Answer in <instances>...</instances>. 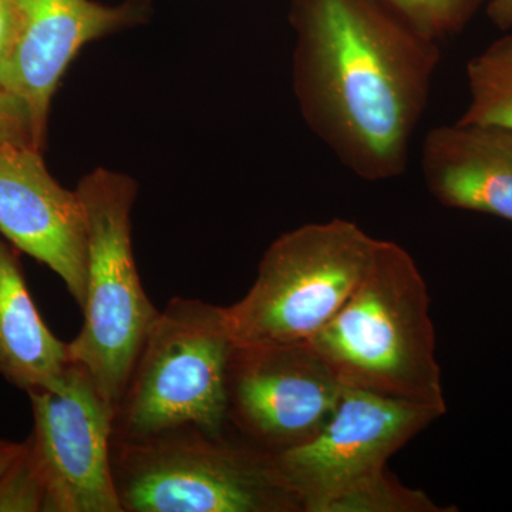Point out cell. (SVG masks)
Returning a JSON list of instances; mask_svg holds the SVG:
<instances>
[{
	"mask_svg": "<svg viewBox=\"0 0 512 512\" xmlns=\"http://www.w3.org/2000/svg\"><path fill=\"white\" fill-rule=\"evenodd\" d=\"M289 18L293 93L306 126L356 177H402L439 43L380 0H292Z\"/></svg>",
	"mask_w": 512,
	"mask_h": 512,
	"instance_id": "cell-1",
	"label": "cell"
},
{
	"mask_svg": "<svg viewBox=\"0 0 512 512\" xmlns=\"http://www.w3.org/2000/svg\"><path fill=\"white\" fill-rule=\"evenodd\" d=\"M488 16L491 22L501 30L512 28V0H490Z\"/></svg>",
	"mask_w": 512,
	"mask_h": 512,
	"instance_id": "cell-18",
	"label": "cell"
},
{
	"mask_svg": "<svg viewBox=\"0 0 512 512\" xmlns=\"http://www.w3.org/2000/svg\"><path fill=\"white\" fill-rule=\"evenodd\" d=\"M343 389L308 343L235 346L228 372L229 426L268 453H284L325 427Z\"/></svg>",
	"mask_w": 512,
	"mask_h": 512,
	"instance_id": "cell-9",
	"label": "cell"
},
{
	"mask_svg": "<svg viewBox=\"0 0 512 512\" xmlns=\"http://www.w3.org/2000/svg\"><path fill=\"white\" fill-rule=\"evenodd\" d=\"M19 32L0 62V84L28 107L37 148L46 143L50 104L67 67L89 42L144 22L147 0H16Z\"/></svg>",
	"mask_w": 512,
	"mask_h": 512,
	"instance_id": "cell-10",
	"label": "cell"
},
{
	"mask_svg": "<svg viewBox=\"0 0 512 512\" xmlns=\"http://www.w3.org/2000/svg\"><path fill=\"white\" fill-rule=\"evenodd\" d=\"M306 343L343 386L447 412L429 289L396 242L380 239L348 301Z\"/></svg>",
	"mask_w": 512,
	"mask_h": 512,
	"instance_id": "cell-2",
	"label": "cell"
},
{
	"mask_svg": "<svg viewBox=\"0 0 512 512\" xmlns=\"http://www.w3.org/2000/svg\"><path fill=\"white\" fill-rule=\"evenodd\" d=\"M113 477L123 512H302L275 454L228 433L113 441Z\"/></svg>",
	"mask_w": 512,
	"mask_h": 512,
	"instance_id": "cell-5",
	"label": "cell"
},
{
	"mask_svg": "<svg viewBox=\"0 0 512 512\" xmlns=\"http://www.w3.org/2000/svg\"><path fill=\"white\" fill-rule=\"evenodd\" d=\"M18 32V3L16 0H0V62L8 56Z\"/></svg>",
	"mask_w": 512,
	"mask_h": 512,
	"instance_id": "cell-17",
	"label": "cell"
},
{
	"mask_svg": "<svg viewBox=\"0 0 512 512\" xmlns=\"http://www.w3.org/2000/svg\"><path fill=\"white\" fill-rule=\"evenodd\" d=\"M25 457L45 512H123L113 477L114 409L72 363L52 389L29 393Z\"/></svg>",
	"mask_w": 512,
	"mask_h": 512,
	"instance_id": "cell-8",
	"label": "cell"
},
{
	"mask_svg": "<svg viewBox=\"0 0 512 512\" xmlns=\"http://www.w3.org/2000/svg\"><path fill=\"white\" fill-rule=\"evenodd\" d=\"M467 82L470 101L458 121L512 133V33L467 63Z\"/></svg>",
	"mask_w": 512,
	"mask_h": 512,
	"instance_id": "cell-14",
	"label": "cell"
},
{
	"mask_svg": "<svg viewBox=\"0 0 512 512\" xmlns=\"http://www.w3.org/2000/svg\"><path fill=\"white\" fill-rule=\"evenodd\" d=\"M76 191L86 211L87 281L83 326L69 342L70 357L116 413L160 315L141 285L131 244L137 183L130 175L96 168Z\"/></svg>",
	"mask_w": 512,
	"mask_h": 512,
	"instance_id": "cell-6",
	"label": "cell"
},
{
	"mask_svg": "<svg viewBox=\"0 0 512 512\" xmlns=\"http://www.w3.org/2000/svg\"><path fill=\"white\" fill-rule=\"evenodd\" d=\"M440 414L346 387L328 423L308 443L275 454L302 512H446L387 473L390 458Z\"/></svg>",
	"mask_w": 512,
	"mask_h": 512,
	"instance_id": "cell-3",
	"label": "cell"
},
{
	"mask_svg": "<svg viewBox=\"0 0 512 512\" xmlns=\"http://www.w3.org/2000/svg\"><path fill=\"white\" fill-rule=\"evenodd\" d=\"M8 143L30 144L37 148L28 107L0 84V146Z\"/></svg>",
	"mask_w": 512,
	"mask_h": 512,
	"instance_id": "cell-16",
	"label": "cell"
},
{
	"mask_svg": "<svg viewBox=\"0 0 512 512\" xmlns=\"http://www.w3.org/2000/svg\"><path fill=\"white\" fill-rule=\"evenodd\" d=\"M224 306L174 298L154 322L113 420V441L136 443L181 429L227 433L235 350Z\"/></svg>",
	"mask_w": 512,
	"mask_h": 512,
	"instance_id": "cell-4",
	"label": "cell"
},
{
	"mask_svg": "<svg viewBox=\"0 0 512 512\" xmlns=\"http://www.w3.org/2000/svg\"><path fill=\"white\" fill-rule=\"evenodd\" d=\"M421 35L441 42L457 35L481 0H380Z\"/></svg>",
	"mask_w": 512,
	"mask_h": 512,
	"instance_id": "cell-15",
	"label": "cell"
},
{
	"mask_svg": "<svg viewBox=\"0 0 512 512\" xmlns=\"http://www.w3.org/2000/svg\"><path fill=\"white\" fill-rule=\"evenodd\" d=\"M421 173L434 200L512 222V133L456 121L431 128Z\"/></svg>",
	"mask_w": 512,
	"mask_h": 512,
	"instance_id": "cell-12",
	"label": "cell"
},
{
	"mask_svg": "<svg viewBox=\"0 0 512 512\" xmlns=\"http://www.w3.org/2000/svg\"><path fill=\"white\" fill-rule=\"evenodd\" d=\"M379 242L342 218L275 239L247 295L225 308L235 345L309 342L355 291Z\"/></svg>",
	"mask_w": 512,
	"mask_h": 512,
	"instance_id": "cell-7",
	"label": "cell"
},
{
	"mask_svg": "<svg viewBox=\"0 0 512 512\" xmlns=\"http://www.w3.org/2000/svg\"><path fill=\"white\" fill-rule=\"evenodd\" d=\"M72 363L37 309L18 249L0 234V376L29 394L55 387Z\"/></svg>",
	"mask_w": 512,
	"mask_h": 512,
	"instance_id": "cell-13",
	"label": "cell"
},
{
	"mask_svg": "<svg viewBox=\"0 0 512 512\" xmlns=\"http://www.w3.org/2000/svg\"><path fill=\"white\" fill-rule=\"evenodd\" d=\"M0 234L52 269L82 309L87 281L82 198L57 183L42 150L30 144L0 146Z\"/></svg>",
	"mask_w": 512,
	"mask_h": 512,
	"instance_id": "cell-11",
	"label": "cell"
},
{
	"mask_svg": "<svg viewBox=\"0 0 512 512\" xmlns=\"http://www.w3.org/2000/svg\"><path fill=\"white\" fill-rule=\"evenodd\" d=\"M23 448H25V441L16 443V441L0 439V480L6 476L10 467L16 463L20 454H22Z\"/></svg>",
	"mask_w": 512,
	"mask_h": 512,
	"instance_id": "cell-19",
	"label": "cell"
}]
</instances>
